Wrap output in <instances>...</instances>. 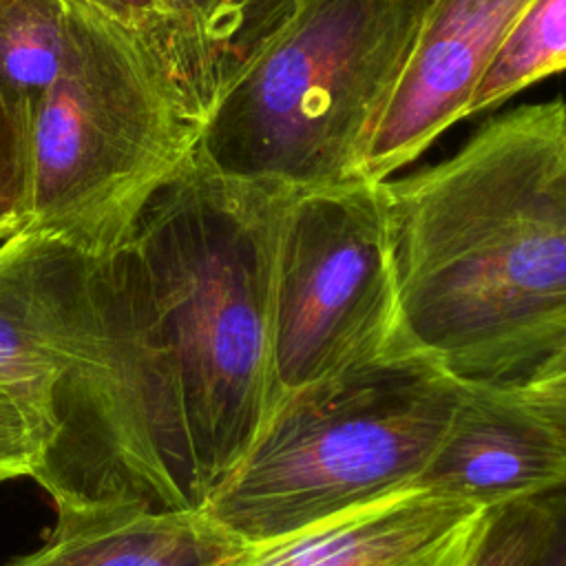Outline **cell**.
Returning <instances> with one entry per match:
<instances>
[{"label": "cell", "instance_id": "obj_1", "mask_svg": "<svg viewBox=\"0 0 566 566\" xmlns=\"http://www.w3.org/2000/svg\"><path fill=\"white\" fill-rule=\"evenodd\" d=\"M290 192L192 155L111 254L73 252L57 436L33 475L55 506L201 511L241 462L276 402L272 274Z\"/></svg>", "mask_w": 566, "mask_h": 566}, {"label": "cell", "instance_id": "obj_2", "mask_svg": "<svg viewBox=\"0 0 566 566\" xmlns=\"http://www.w3.org/2000/svg\"><path fill=\"white\" fill-rule=\"evenodd\" d=\"M407 349L515 385L566 356V99L522 104L382 181Z\"/></svg>", "mask_w": 566, "mask_h": 566}, {"label": "cell", "instance_id": "obj_3", "mask_svg": "<svg viewBox=\"0 0 566 566\" xmlns=\"http://www.w3.org/2000/svg\"><path fill=\"white\" fill-rule=\"evenodd\" d=\"M201 130L135 33L66 0L62 62L31 119L20 230L88 259L111 254L190 161Z\"/></svg>", "mask_w": 566, "mask_h": 566}, {"label": "cell", "instance_id": "obj_4", "mask_svg": "<svg viewBox=\"0 0 566 566\" xmlns=\"http://www.w3.org/2000/svg\"><path fill=\"white\" fill-rule=\"evenodd\" d=\"M460 391L429 358L396 349L283 394L201 511L256 544L411 489Z\"/></svg>", "mask_w": 566, "mask_h": 566}, {"label": "cell", "instance_id": "obj_5", "mask_svg": "<svg viewBox=\"0 0 566 566\" xmlns=\"http://www.w3.org/2000/svg\"><path fill=\"white\" fill-rule=\"evenodd\" d=\"M429 0H296L208 117L210 168L307 190L363 177ZM365 179V177H363Z\"/></svg>", "mask_w": 566, "mask_h": 566}, {"label": "cell", "instance_id": "obj_6", "mask_svg": "<svg viewBox=\"0 0 566 566\" xmlns=\"http://www.w3.org/2000/svg\"><path fill=\"white\" fill-rule=\"evenodd\" d=\"M396 349L407 347L382 181L292 190L272 274L276 400Z\"/></svg>", "mask_w": 566, "mask_h": 566}, {"label": "cell", "instance_id": "obj_7", "mask_svg": "<svg viewBox=\"0 0 566 566\" xmlns=\"http://www.w3.org/2000/svg\"><path fill=\"white\" fill-rule=\"evenodd\" d=\"M528 0H429L409 62L378 119L363 177L385 181L413 164L467 104Z\"/></svg>", "mask_w": 566, "mask_h": 566}, {"label": "cell", "instance_id": "obj_8", "mask_svg": "<svg viewBox=\"0 0 566 566\" xmlns=\"http://www.w3.org/2000/svg\"><path fill=\"white\" fill-rule=\"evenodd\" d=\"M489 509L422 486L248 544L232 566H464Z\"/></svg>", "mask_w": 566, "mask_h": 566}, {"label": "cell", "instance_id": "obj_9", "mask_svg": "<svg viewBox=\"0 0 566 566\" xmlns=\"http://www.w3.org/2000/svg\"><path fill=\"white\" fill-rule=\"evenodd\" d=\"M416 486L495 509L566 486V449L511 385L462 382Z\"/></svg>", "mask_w": 566, "mask_h": 566}, {"label": "cell", "instance_id": "obj_10", "mask_svg": "<svg viewBox=\"0 0 566 566\" xmlns=\"http://www.w3.org/2000/svg\"><path fill=\"white\" fill-rule=\"evenodd\" d=\"M73 252L31 230L0 241V387L27 413L42 460L57 436L62 365L55 334Z\"/></svg>", "mask_w": 566, "mask_h": 566}, {"label": "cell", "instance_id": "obj_11", "mask_svg": "<svg viewBox=\"0 0 566 566\" xmlns=\"http://www.w3.org/2000/svg\"><path fill=\"white\" fill-rule=\"evenodd\" d=\"M44 544L4 566H232L248 542L203 511H157L133 500L55 506Z\"/></svg>", "mask_w": 566, "mask_h": 566}, {"label": "cell", "instance_id": "obj_12", "mask_svg": "<svg viewBox=\"0 0 566 566\" xmlns=\"http://www.w3.org/2000/svg\"><path fill=\"white\" fill-rule=\"evenodd\" d=\"M166 71L186 111L208 117L290 18L296 0H168Z\"/></svg>", "mask_w": 566, "mask_h": 566}, {"label": "cell", "instance_id": "obj_13", "mask_svg": "<svg viewBox=\"0 0 566 566\" xmlns=\"http://www.w3.org/2000/svg\"><path fill=\"white\" fill-rule=\"evenodd\" d=\"M566 71V0H528L475 86L464 119Z\"/></svg>", "mask_w": 566, "mask_h": 566}, {"label": "cell", "instance_id": "obj_14", "mask_svg": "<svg viewBox=\"0 0 566 566\" xmlns=\"http://www.w3.org/2000/svg\"><path fill=\"white\" fill-rule=\"evenodd\" d=\"M66 0H15L0 18V88L29 117L57 75Z\"/></svg>", "mask_w": 566, "mask_h": 566}, {"label": "cell", "instance_id": "obj_15", "mask_svg": "<svg viewBox=\"0 0 566 566\" xmlns=\"http://www.w3.org/2000/svg\"><path fill=\"white\" fill-rule=\"evenodd\" d=\"M546 528L542 497L489 509L482 535L464 566H531Z\"/></svg>", "mask_w": 566, "mask_h": 566}, {"label": "cell", "instance_id": "obj_16", "mask_svg": "<svg viewBox=\"0 0 566 566\" xmlns=\"http://www.w3.org/2000/svg\"><path fill=\"white\" fill-rule=\"evenodd\" d=\"M31 119L0 88V241L24 226Z\"/></svg>", "mask_w": 566, "mask_h": 566}, {"label": "cell", "instance_id": "obj_17", "mask_svg": "<svg viewBox=\"0 0 566 566\" xmlns=\"http://www.w3.org/2000/svg\"><path fill=\"white\" fill-rule=\"evenodd\" d=\"M126 31L135 33L166 71L172 13L168 0H82ZM168 75V71H166Z\"/></svg>", "mask_w": 566, "mask_h": 566}, {"label": "cell", "instance_id": "obj_18", "mask_svg": "<svg viewBox=\"0 0 566 566\" xmlns=\"http://www.w3.org/2000/svg\"><path fill=\"white\" fill-rule=\"evenodd\" d=\"M40 462L42 447L27 413L0 387V478H33Z\"/></svg>", "mask_w": 566, "mask_h": 566}, {"label": "cell", "instance_id": "obj_19", "mask_svg": "<svg viewBox=\"0 0 566 566\" xmlns=\"http://www.w3.org/2000/svg\"><path fill=\"white\" fill-rule=\"evenodd\" d=\"M511 387L522 402L553 427L566 449V358L553 360Z\"/></svg>", "mask_w": 566, "mask_h": 566}, {"label": "cell", "instance_id": "obj_20", "mask_svg": "<svg viewBox=\"0 0 566 566\" xmlns=\"http://www.w3.org/2000/svg\"><path fill=\"white\" fill-rule=\"evenodd\" d=\"M546 528L531 566H566V486L542 495Z\"/></svg>", "mask_w": 566, "mask_h": 566}, {"label": "cell", "instance_id": "obj_21", "mask_svg": "<svg viewBox=\"0 0 566 566\" xmlns=\"http://www.w3.org/2000/svg\"><path fill=\"white\" fill-rule=\"evenodd\" d=\"M15 0H0V18L7 13V9L13 4Z\"/></svg>", "mask_w": 566, "mask_h": 566}, {"label": "cell", "instance_id": "obj_22", "mask_svg": "<svg viewBox=\"0 0 566 566\" xmlns=\"http://www.w3.org/2000/svg\"><path fill=\"white\" fill-rule=\"evenodd\" d=\"M0 482H4V480H2V478H0Z\"/></svg>", "mask_w": 566, "mask_h": 566}, {"label": "cell", "instance_id": "obj_23", "mask_svg": "<svg viewBox=\"0 0 566 566\" xmlns=\"http://www.w3.org/2000/svg\"><path fill=\"white\" fill-rule=\"evenodd\" d=\"M564 358H566V356H564ZM557 360H559V358H557ZM548 365H551V363H548Z\"/></svg>", "mask_w": 566, "mask_h": 566}, {"label": "cell", "instance_id": "obj_24", "mask_svg": "<svg viewBox=\"0 0 566 566\" xmlns=\"http://www.w3.org/2000/svg\"><path fill=\"white\" fill-rule=\"evenodd\" d=\"M562 358H564V356H562Z\"/></svg>", "mask_w": 566, "mask_h": 566}]
</instances>
